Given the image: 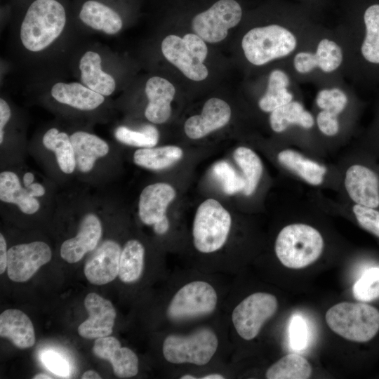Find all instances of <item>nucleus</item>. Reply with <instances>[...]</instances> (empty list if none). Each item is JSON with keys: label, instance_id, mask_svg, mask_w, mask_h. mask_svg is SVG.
I'll use <instances>...</instances> for the list:
<instances>
[{"label": "nucleus", "instance_id": "1", "mask_svg": "<svg viewBox=\"0 0 379 379\" xmlns=\"http://www.w3.org/2000/svg\"><path fill=\"white\" fill-rule=\"evenodd\" d=\"M284 64L296 83H311L320 87L347 77L348 56L341 36L335 28L320 24Z\"/></svg>", "mask_w": 379, "mask_h": 379}, {"label": "nucleus", "instance_id": "2", "mask_svg": "<svg viewBox=\"0 0 379 379\" xmlns=\"http://www.w3.org/2000/svg\"><path fill=\"white\" fill-rule=\"evenodd\" d=\"M319 23L305 11L291 8L277 22L257 25L241 39L246 60L257 67L285 62L307 41Z\"/></svg>", "mask_w": 379, "mask_h": 379}, {"label": "nucleus", "instance_id": "3", "mask_svg": "<svg viewBox=\"0 0 379 379\" xmlns=\"http://www.w3.org/2000/svg\"><path fill=\"white\" fill-rule=\"evenodd\" d=\"M335 29L347 52V77L379 84V0L362 1Z\"/></svg>", "mask_w": 379, "mask_h": 379}, {"label": "nucleus", "instance_id": "4", "mask_svg": "<svg viewBox=\"0 0 379 379\" xmlns=\"http://www.w3.org/2000/svg\"><path fill=\"white\" fill-rule=\"evenodd\" d=\"M65 23V10L59 1L35 0L29 6L21 24L22 44L32 52L44 50L61 34Z\"/></svg>", "mask_w": 379, "mask_h": 379}, {"label": "nucleus", "instance_id": "5", "mask_svg": "<svg viewBox=\"0 0 379 379\" xmlns=\"http://www.w3.org/2000/svg\"><path fill=\"white\" fill-rule=\"evenodd\" d=\"M324 246V239L316 228L307 224L293 223L279 232L274 249L283 265L301 269L314 262L321 255Z\"/></svg>", "mask_w": 379, "mask_h": 379}, {"label": "nucleus", "instance_id": "6", "mask_svg": "<svg viewBox=\"0 0 379 379\" xmlns=\"http://www.w3.org/2000/svg\"><path fill=\"white\" fill-rule=\"evenodd\" d=\"M325 319L334 333L350 341H369L379 331V310L365 303L339 302L327 310Z\"/></svg>", "mask_w": 379, "mask_h": 379}, {"label": "nucleus", "instance_id": "7", "mask_svg": "<svg viewBox=\"0 0 379 379\" xmlns=\"http://www.w3.org/2000/svg\"><path fill=\"white\" fill-rule=\"evenodd\" d=\"M232 225L230 213L214 199H208L198 207L192 228L193 242L201 253H209L225 244Z\"/></svg>", "mask_w": 379, "mask_h": 379}, {"label": "nucleus", "instance_id": "8", "mask_svg": "<svg viewBox=\"0 0 379 379\" xmlns=\"http://www.w3.org/2000/svg\"><path fill=\"white\" fill-rule=\"evenodd\" d=\"M196 34H187L182 38L168 35L161 42V51L166 59L193 81L205 79L208 72L204 62L208 49L206 43Z\"/></svg>", "mask_w": 379, "mask_h": 379}, {"label": "nucleus", "instance_id": "9", "mask_svg": "<svg viewBox=\"0 0 379 379\" xmlns=\"http://www.w3.org/2000/svg\"><path fill=\"white\" fill-rule=\"evenodd\" d=\"M218 345L215 333L210 328H201L187 335H168L163 343V354L172 364L201 366L210 361Z\"/></svg>", "mask_w": 379, "mask_h": 379}, {"label": "nucleus", "instance_id": "10", "mask_svg": "<svg viewBox=\"0 0 379 379\" xmlns=\"http://www.w3.org/2000/svg\"><path fill=\"white\" fill-rule=\"evenodd\" d=\"M242 15L243 9L238 1L217 0L193 17L192 28L204 41L217 43L227 36L229 29L241 22Z\"/></svg>", "mask_w": 379, "mask_h": 379}, {"label": "nucleus", "instance_id": "11", "mask_svg": "<svg viewBox=\"0 0 379 379\" xmlns=\"http://www.w3.org/2000/svg\"><path fill=\"white\" fill-rule=\"evenodd\" d=\"M213 287L203 281L188 283L173 297L167 308V316L173 321H182L211 314L217 305Z\"/></svg>", "mask_w": 379, "mask_h": 379}, {"label": "nucleus", "instance_id": "12", "mask_svg": "<svg viewBox=\"0 0 379 379\" xmlns=\"http://www.w3.org/2000/svg\"><path fill=\"white\" fill-rule=\"evenodd\" d=\"M277 307V299L270 293L257 292L248 295L232 312V323L237 333L246 340L255 338Z\"/></svg>", "mask_w": 379, "mask_h": 379}, {"label": "nucleus", "instance_id": "13", "mask_svg": "<svg viewBox=\"0 0 379 379\" xmlns=\"http://www.w3.org/2000/svg\"><path fill=\"white\" fill-rule=\"evenodd\" d=\"M52 257L49 246L44 241H32L13 246L8 250L7 274L15 282L29 279L40 267Z\"/></svg>", "mask_w": 379, "mask_h": 379}, {"label": "nucleus", "instance_id": "14", "mask_svg": "<svg viewBox=\"0 0 379 379\" xmlns=\"http://www.w3.org/2000/svg\"><path fill=\"white\" fill-rule=\"evenodd\" d=\"M344 185L354 204L379 209V171L373 165L355 163L350 166Z\"/></svg>", "mask_w": 379, "mask_h": 379}, {"label": "nucleus", "instance_id": "15", "mask_svg": "<svg viewBox=\"0 0 379 379\" xmlns=\"http://www.w3.org/2000/svg\"><path fill=\"white\" fill-rule=\"evenodd\" d=\"M88 318L78 327L82 338L95 339L111 335L116 319L112 303L95 293H88L84 300Z\"/></svg>", "mask_w": 379, "mask_h": 379}, {"label": "nucleus", "instance_id": "16", "mask_svg": "<svg viewBox=\"0 0 379 379\" xmlns=\"http://www.w3.org/2000/svg\"><path fill=\"white\" fill-rule=\"evenodd\" d=\"M121 247L113 240H106L96 249L84 267L88 281L95 285H104L118 275Z\"/></svg>", "mask_w": 379, "mask_h": 379}, {"label": "nucleus", "instance_id": "17", "mask_svg": "<svg viewBox=\"0 0 379 379\" xmlns=\"http://www.w3.org/2000/svg\"><path fill=\"white\" fill-rule=\"evenodd\" d=\"M102 233L99 218L94 213L86 214L77 235L65 240L60 247V255L69 263L79 262L86 253L93 251Z\"/></svg>", "mask_w": 379, "mask_h": 379}, {"label": "nucleus", "instance_id": "18", "mask_svg": "<svg viewBox=\"0 0 379 379\" xmlns=\"http://www.w3.org/2000/svg\"><path fill=\"white\" fill-rule=\"evenodd\" d=\"M230 117V105L223 100L212 98L205 102L200 115L187 119L184 130L190 138L199 139L225 126Z\"/></svg>", "mask_w": 379, "mask_h": 379}, {"label": "nucleus", "instance_id": "19", "mask_svg": "<svg viewBox=\"0 0 379 379\" xmlns=\"http://www.w3.org/2000/svg\"><path fill=\"white\" fill-rule=\"evenodd\" d=\"M93 354L112 364L114 373L119 378L133 377L138 372V359L131 349L121 347L114 337L97 338L93 347Z\"/></svg>", "mask_w": 379, "mask_h": 379}, {"label": "nucleus", "instance_id": "20", "mask_svg": "<svg viewBox=\"0 0 379 379\" xmlns=\"http://www.w3.org/2000/svg\"><path fill=\"white\" fill-rule=\"evenodd\" d=\"M297 84L284 67L273 69L268 74L265 91L258 100L259 108L270 113L295 99Z\"/></svg>", "mask_w": 379, "mask_h": 379}, {"label": "nucleus", "instance_id": "21", "mask_svg": "<svg viewBox=\"0 0 379 379\" xmlns=\"http://www.w3.org/2000/svg\"><path fill=\"white\" fill-rule=\"evenodd\" d=\"M175 191L169 184L157 182L145 187L139 198L138 214L141 221L153 225L166 215L168 205L175 197Z\"/></svg>", "mask_w": 379, "mask_h": 379}, {"label": "nucleus", "instance_id": "22", "mask_svg": "<svg viewBox=\"0 0 379 379\" xmlns=\"http://www.w3.org/2000/svg\"><path fill=\"white\" fill-rule=\"evenodd\" d=\"M145 91L148 99L145 111L147 119L158 124L168 121L171 114V102L175 93L173 85L168 80L155 76L147 80Z\"/></svg>", "mask_w": 379, "mask_h": 379}, {"label": "nucleus", "instance_id": "23", "mask_svg": "<svg viewBox=\"0 0 379 379\" xmlns=\"http://www.w3.org/2000/svg\"><path fill=\"white\" fill-rule=\"evenodd\" d=\"M0 335L9 339L20 349L31 347L35 343L33 324L28 316L17 309H8L0 315Z\"/></svg>", "mask_w": 379, "mask_h": 379}, {"label": "nucleus", "instance_id": "24", "mask_svg": "<svg viewBox=\"0 0 379 379\" xmlns=\"http://www.w3.org/2000/svg\"><path fill=\"white\" fill-rule=\"evenodd\" d=\"M51 93L58 102L84 111L95 109L105 101L104 95L78 82L56 83Z\"/></svg>", "mask_w": 379, "mask_h": 379}, {"label": "nucleus", "instance_id": "25", "mask_svg": "<svg viewBox=\"0 0 379 379\" xmlns=\"http://www.w3.org/2000/svg\"><path fill=\"white\" fill-rule=\"evenodd\" d=\"M69 137L75 154L77 167L82 173L90 172L96 161L105 157L109 151L108 144L94 134L79 131Z\"/></svg>", "mask_w": 379, "mask_h": 379}, {"label": "nucleus", "instance_id": "26", "mask_svg": "<svg viewBox=\"0 0 379 379\" xmlns=\"http://www.w3.org/2000/svg\"><path fill=\"white\" fill-rule=\"evenodd\" d=\"M269 122L272 130L277 133L293 126L306 131L315 126L314 116L297 98L270 112Z\"/></svg>", "mask_w": 379, "mask_h": 379}, {"label": "nucleus", "instance_id": "27", "mask_svg": "<svg viewBox=\"0 0 379 379\" xmlns=\"http://www.w3.org/2000/svg\"><path fill=\"white\" fill-rule=\"evenodd\" d=\"M0 199L18 206L24 213L32 215L40 208V203L29 190L22 187L14 172L5 171L0 173Z\"/></svg>", "mask_w": 379, "mask_h": 379}, {"label": "nucleus", "instance_id": "28", "mask_svg": "<svg viewBox=\"0 0 379 379\" xmlns=\"http://www.w3.org/2000/svg\"><path fill=\"white\" fill-rule=\"evenodd\" d=\"M100 55L94 51H87L79 62L81 79L84 85L104 95H111L115 90L114 79L102 69Z\"/></svg>", "mask_w": 379, "mask_h": 379}, {"label": "nucleus", "instance_id": "29", "mask_svg": "<svg viewBox=\"0 0 379 379\" xmlns=\"http://www.w3.org/2000/svg\"><path fill=\"white\" fill-rule=\"evenodd\" d=\"M79 18L87 26L107 34H115L122 28L120 15L107 5L95 0L86 1Z\"/></svg>", "mask_w": 379, "mask_h": 379}, {"label": "nucleus", "instance_id": "30", "mask_svg": "<svg viewBox=\"0 0 379 379\" xmlns=\"http://www.w3.org/2000/svg\"><path fill=\"white\" fill-rule=\"evenodd\" d=\"M277 159L283 166L311 185L317 186L324 182L326 168L293 149L279 152Z\"/></svg>", "mask_w": 379, "mask_h": 379}, {"label": "nucleus", "instance_id": "31", "mask_svg": "<svg viewBox=\"0 0 379 379\" xmlns=\"http://www.w3.org/2000/svg\"><path fill=\"white\" fill-rule=\"evenodd\" d=\"M183 155L182 149L166 145L158 147H145L133 154L134 163L141 167L159 171L165 169L178 161Z\"/></svg>", "mask_w": 379, "mask_h": 379}, {"label": "nucleus", "instance_id": "32", "mask_svg": "<svg viewBox=\"0 0 379 379\" xmlns=\"http://www.w3.org/2000/svg\"><path fill=\"white\" fill-rule=\"evenodd\" d=\"M44 146L54 152L60 169L72 173L77 167L75 154L70 137L55 128L48 129L42 138Z\"/></svg>", "mask_w": 379, "mask_h": 379}, {"label": "nucleus", "instance_id": "33", "mask_svg": "<svg viewBox=\"0 0 379 379\" xmlns=\"http://www.w3.org/2000/svg\"><path fill=\"white\" fill-rule=\"evenodd\" d=\"M145 248L138 240L128 241L121 250L119 277L124 283L136 281L144 267Z\"/></svg>", "mask_w": 379, "mask_h": 379}, {"label": "nucleus", "instance_id": "34", "mask_svg": "<svg viewBox=\"0 0 379 379\" xmlns=\"http://www.w3.org/2000/svg\"><path fill=\"white\" fill-rule=\"evenodd\" d=\"M312 372V366L305 357L288 354L273 364L265 376L267 379H307Z\"/></svg>", "mask_w": 379, "mask_h": 379}, {"label": "nucleus", "instance_id": "35", "mask_svg": "<svg viewBox=\"0 0 379 379\" xmlns=\"http://www.w3.org/2000/svg\"><path fill=\"white\" fill-rule=\"evenodd\" d=\"M233 157L243 173L245 180L243 192L246 196H250L255 191L262 175V161L253 150L246 147H237Z\"/></svg>", "mask_w": 379, "mask_h": 379}, {"label": "nucleus", "instance_id": "36", "mask_svg": "<svg viewBox=\"0 0 379 379\" xmlns=\"http://www.w3.org/2000/svg\"><path fill=\"white\" fill-rule=\"evenodd\" d=\"M114 136L125 145L145 148L154 147L159 141V133L157 128L150 124L145 125L139 131L121 126L116 128Z\"/></svg>", "mask_w": 379, "mask_h": 379}, {"label": "nucleus", "instance_id": "37", "mask_svg": "<svg viewBox=\"0 0 379 379\" xmlns=\"http://www.w3.org/2000/svg\"><path fill=\"white\" fill-rule=\"evenodd\" d=\"M213 175L220 183L223 192L229 195L244 191L245 180L230 164L225 161L216 163L212 168Z\"/></svg>", "mask_w": 379, "mask_h": 379}, {"label": "nucleus", "instance_id": "38", "mask_svg": "<svg viewBox=\"0 0 379 379\" xmlns=\"http://www.w3.org/2000/svg\"><path fill=\"white\" fill-rule=\"evenodd\" d=\"M352 293L355 299L369 302L379 298V267L366 270L354 283Z\"/></svg>", "mask_w": 379, "mask_h": 379}, {"label": "nucleus", "instance_id": "39", "mask_svg": "<svg viewBox=\"0 0 379 379\" xmlns=\"http://www.w3.org/2000/svg\"><path fill=\"white\" fill-rule=\"evenodd\" d=\"M352 210L359 225L379 238V209L353 204Z\"/></svg>", "mask_w": 379, "mask_h": 379}, {"label": "nucleus", "instance_id": "40", "mask_svg": "<svg viewBox=\"0 0 379 379\" xmlns=\"http://www.w3.org/2000/svg\"><path fill=\"white\" fill-rule=\"evenodd\" d=\"M341 116L324 109H317L314 117L315 126L324 135L329 138L336 136L341 130Z\"/></svg>", "mask_w": 379, "mask_h": 379}, {"label": "nucleus", "instance_id": "41", "mask_svg": "<svg viewBox=\"0 0 379 379\" xmlns=\"http://www.w3.org/2000/svg\"><path fill=\"white\" fill-rule=\"evenodd\" d=\"M289 334L293 349L302 350L306 347L308 340V327L302 317L299 315L293 317L290 324Z\"/></svg>", "mask_w": 379, "mask_h": 379}, {"label": "nucleus", "instance_id": "42", "mask_svg": "<svg viewBox=\"0 0 379 379\" xmlns=\"http://www.w3.org/2000/svg\"><path fill=\"white\" fill-rule=\"evenodd\" d=\"M41 360L45 366L55 375L63 378L69 376V364L60 354L52 351H47L42 354Z\"/></svg>", "mask_w": 379, "mask_h": 379}, {"label": "nucleus", "instance_id": "43", "mask_svg": "<svg viewBox=\"0 0 379 379\" xmlns=\"http://www.w3.org/2000/svg\"><path fill=\"white\" fill-rule=\"evenodd\" d=\"M11 112L8 104L3 98L0 99V143L2 144L4 137V127L9 121Z\"/></svg>", "mask_w": 379, "mask_h": 379}, {"label": "nucleus", "instance_id": "44", "mask_svg": "<svg viewBox=\"0 0 379 379\" xmlns=\"http://www.w3.org/2000/svg\"><path fill=\"white\" fill-rule=\"evenodd\" d=\"M8 251L6 241L2 234H0V274L7 268Z\"/></svg>", "mask_w": 379, "mask_h": 379}, {"label": "nucleus", "instance_id": "45", "mask_svg": "<svg viewBox=\"0 0 379 379\" xmlns=\"http://www.w3.org/2000/svg\"><path fill=\"white\" fill-rule=\"evenodd\" d=\"M370 135L374 147L378 149L379 152V107L373 122V125L371 128Z\"/></svg>", "mask_w": 379, "mask_h": 379}, {"label": "nucleus", "instance_id": "46", "mask_svg": "<svg viewBox=\"0 0 379 379\" xmlns=\"http://www.w3.org/2000/svg\"><path fill=\"white\" fill-rule=\"evenodd\" d=\"M154 231L157 234H165L169 228V221L166 215L153 225Z\"/></svg>", "mask_w": 379, "mask_h": 379}, {"label": "nucleus", "instance_id": "47", "mask_svg": "<svg viewBox=\"0 0 379 379\" xmlns=\"http://www.w3.org/2000/svg\"><path fill=\"white\" fill-rule=\"evenodd\" d=\"M27 188L29 190L32 196L34 197H40L45 194L46 189L41 183L33 182Z\"/></svg>", "mask_w": 379, "mask_h": 379}, {"label": "nucleus", "instance_id": "48", "mask_svg": "<svg viewBox=\"0 0 379 379\" xmlns=\"http://www.w3.org/2000/svg\"><path fill=\"white\" fill-rule=\"evenodd\" d=\"M34 180V174L32 173L27 172V173L24 174L23 183H24V186L25 187H28L32 183H33Z\"/></svg>", "mask_w": 379, "mask_h": 379}, {"label": "nucleus", "instance_id": "49", "mask_svg": "<svg viewBox=\"0 0 379 379\" xmlns=\"http://www.w3.org/2000/svg\"><path fill=\"white\" fill-rule=\"evenodd\" d=\"M82 379H95L102 378L98 373H97L95 371L89 370L83 373L81 375Z\"/></svg>", "mask_w": 379, "mask_h": 379}, {"label": "nucleus", "instance_id": "50", "mask_svg": "<svg viewBox=\"0 0 379 379\" xmlns=\"http://www.w3.org/2000/svg\"><path fill=\"white\" fill-rule=\"evenodd\" d=\"M223 375L217 373H212L201 377V379H223Z\"/></svg>", "mask_w": 379, "mask_h": 379}, {"label": "nucleus", "instance_id": "51", "mask_svg": "<svg viewBox=\"0 0 379 379\" xmlns=\"http://www.w3.org/2000/svg\"><path fill=\"white\" fill-rule=\"evenodd\" d=\"M33 379H44V378H48V379H50V378H52L51 377H50L49 375H46V374H44V373H38L36 375H35L33 378Z\"/></svg>", "mask_w": 379, "mask_h": 379}, {"label": "nucleus", "instance_id": "52", "mask_svg": "<svg viewBox=\"0 0 379 379\" xmlns=\"http://www.w3.org/2000/svg\"><path fill=\"white\" fill-rule=\"evenodd\" d=\"M180 378L181 379H196L197 378L191 375H184L182 377H180Z\"/></svg>", "mask_w": 379, "mask_h": 379}, {"label": "nucleus", "instance_id": "53", "mask_svg": "<svg viewBox=\"0 0 379 379\" xmlns=\"http://www.w3.org/2000/svg\"><path fill=\"white\" fill-rule=\"evenodd\" d=\"M298 1H310V0H298Z\"/></svg>", "mask_w": 379, "mask_h": 379}]
</instances>
